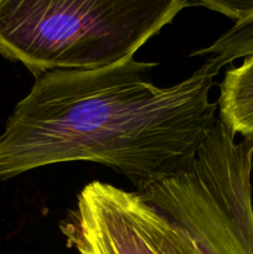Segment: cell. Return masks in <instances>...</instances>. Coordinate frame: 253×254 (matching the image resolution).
<instances>
[{"label": "cell", "instance_id": "cell-7", "mask_svg": "<svg viewBox=\"0 0 253 254\" xmlns=\"http://www.w3.org/2000/svg\"><path fill=\"white\" fill-rule=\"evenodd\" d=\"M207 9L226 15L235 21L253 14V0H196Z\"/></svg>", "mask_w": 253, "mask_h": 254}, {"label": "cell", "instance_id": "cell-3", "mask_svg": "<svg viewBox=\"0 0 253 254\" xmlns=\"http://www.w3.org/2000/svg\"><path fill=\"white\" fill-rule=\"evenodd\" d=\"M252 171L242 156L203 158L161 184L151 203L198 254H253Z\"/></svg>", "mask_w": 253, "mask_h": 254}, {"label": "cell", "instance_id": "cell-4", "mask_svg": "<svg viewBox=\"0 0 253 254\" xmlns=\"http://www.w3.org/2000/svg\"><path fill=\"white\" fill-rule=\"evenodd\" d=\"M79 254H198L185 232L138 192L93 181L61 223Z\"/></svg>", "mask_w": 253, "mask_h": 254}, {"label": "cell", "instance_id": "cell-1", "mask_svg": "<svg viewBox=\"0 0 253 254\" xmlns=\"http://www.w3.org/2000/svg\"><path fill=\"white\" fill-rule=\"evenodd\" d=\"M156 66L131 59L36 76L0 134V180L52 164L93 161L138 191L188 168L217 119L210 91L220 68L206 61L189 78L158 87L148 78Z\"/></svg>", "mask_w": 253, "mask_h": 254}, {"label": "cell", "instance_id": "cell-6", "mask_svg": "<svg viewBox=\"0 0 253 254\" xmlns=\"http://www.w3.org/2000/svg\"><path fill=\"white\" fill-rule=\"evenodd\" d=\"M251 55H253V14L236 21L211 46L195 51L191 56H206V61L222 68L233 60L245 59Z\"/></svg>", "mask_w": 253, "mask_h": 254}, {"label": "cell", "instance_id": "cell-2", "mask_svg": "<svg viewBox=\"0 0 253 254\" xmlns=\"http://www.w3.org/2000/svg\"><path fill=\"white\" fill-rule=\"evenodd\" d=\"M191 0H0V54L35 77L123 64Z\"/></svg>", "mask_w": 253, "mask_h": 254}, {"label": "cell", "instance_id": "cell-5", "mask_svg": "<svg viewBox=\"0 0 253 254\" xmlns=\"http://www.w3.org/2000/svg\"><path fill=\"white\" fill-rule=\"evenodd\" d=\"M220 88L221 121L235 134L253 138V55L226 72Z\"/></svg>", "mask_w": 253, "mask_h": 254}]
</instances>
